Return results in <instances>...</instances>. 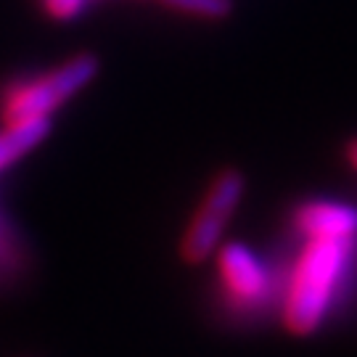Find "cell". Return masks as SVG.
<instances>
[{"instance_id":"ba28073f","label":"cell","mask_w":357,"mask_h":357,"mask_svg":"<svg viewBox=\"0 0 357 357\" xmlns=\"http://www.w3.org/2000/svg\"><path fill=\"white\" fill-rule=\"evenodd\" d=\"M43 3H45V11L56 19H75L88 6V0H43Z\"/></svg>"},{"instance_id":"3957f363","label":"cell","mask_w":357,"mask_h":357,"mask_svg":"<svg viewBox=\"0 0 357 357\" xmlns=\"http://www.w3.org/2000/svg\"><path fill=\"white\" fill-rule=\"evenodd\" d=\"M98 72V61L90 53H79L75 59L56 66L53 72L26 82L22 88L11 90L3 103L6 122H22V119H48L59 106H64L75 93L88 85Z\"/></svg>"},{"instance_id":"52a82bcc","label":"cell","mask_w":357,"mask_h":357,"mask_svg":"<svg viewBox=\"0 0 357 357\" xmlns=\"http://www.w3.org/2000/svg\"><path fill=\"white\" fill-rule=\"evenodd\" d=\"M165 6L199 19H225L233 8V0H162Z\"/></svg>"},{"instance_id":"8992f818","label":"cell","mask_w":357,"mask_h":357,"mask_svg":"<svg viewBox=\"0 0 357 357\" xmlns=\"http://www.w3.org/2000/svg\"><path fill=\"white\" fill-rule=\"evenodd\" d=\"M51 130V119H22V122H6L0 130V172L13 162H19L29 153Z\"/></svg>"},{"instance_id":"5b68a950","label":"cell","mask_w":357,"mask_h":357,"mask_svg":"<svg viewBox=\"0 0 357 357\" xmlns=\"http://www.w3.org/2000/svg\"><path fill=\"white\" fill-rule=\"evenodd\" d=\"M294 225L305 241H355L357 209L342 202L312 199L296 206Z\"/></svg>"},{"instance_id":"7a4b0ae2","label":"cell","mask_w":357,"mask_h":357,"mask_svg":"<svg viewBox=\"0 0 357 357\" xmlns=\"http://www.w3.org/2000/svg\"><path fill=\"white\" fill-rule=\"evenodd\" d=\"M243 191H246V180L238 169H222L217 172L215 180L209 183L204 199L199 209L193 212L188 228L183 233L180 241V255L185 262L199 265L222 246V236L228 228L230 217L236 215V209L241 204Z\"/></svg>"},{"instance_id":"9c48e42d","label":"cell","mask_w":357,"mask_h":357,"mask_svg":"<svg viewBox=\"0 0 357 357\" xmlns=\"http://www.w3.org/2000/svg\"><path fill=\"white\" fill-rule=\"evenodd\" d=\"M344 153H347V162H349V167L357 172V138H352V141L347 143Z\"/></svg>"},{"instance_id":"6da1fadb","label":"cell","mask_w":357,"mask_h":357,"mask_svg":"<svg viewBox=\"0 0 357 357\" xmlns=\"http://www.w3.org/2000/svg\"><path fill=\"white\" fill-rule=\"evenodd\" d=\"M352 241H305L289 270L283 294V323L296 336L320 328L349 268Z\"/></svg>"},{"instance_id":"277c9868","label":"cell","mask_w":357,"mask_h":357,"mask_svg":"<svg viewBox=\"0 0 357 357\" xmlns=\"http://www.w3.org/2000/svg\"><path fill=\"white\" fill-rule=\"evenodd\" d=\"M217 278L230 302L241 310H255L270 294V273L265 262L243 243H222L215 252Z\"/></svg>"}]
</instances>
